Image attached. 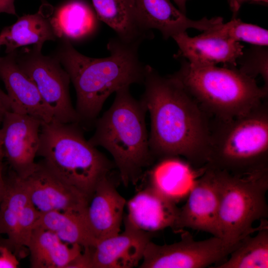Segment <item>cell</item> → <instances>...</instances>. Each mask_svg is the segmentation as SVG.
<instances>
[{"label": "cell", "mask_w": 268, "mask_h": 268, "mask_svg": "<svg viewBox=\"0 0 268 268\" xmlns=\"http://www.w3.org/2000/svg\"><path fill=\"white\" fill-rule=\"evenodd\" d=\"M6 182V190L0 203V234L6 235L5 244L12 250L22 211L29 200L20 180L14 173Z\"/></svg>", "instance_id": "26"}, {"label": "cell", "mask_w": 268, "mask_h": 268, "mask_svg": "<svg viewBox=\"0 0 268 268\" xmlns=\"http://www.w3.org/2000/svg\"><path fill=\"white\" fill-rule=\"evenodd\" d=\"M218 185V219L222 239L236 245L258 231L268 217V169L239 176L215 170Z\"/></svg>", "instance_id": "7"}, {"label": "cell", "mask_w": 268, "mask_h": 268, "mask_svg": "<svg viewBox=\"0 0 268 268\" xmlns=\"http://www.w3.org/2000/svg\"><path fill=\"white\" fill-rule=\"evenodd\" d=\"M77 124L42 123L37 156L52 174L89 199L112 165L85 138Z\"/></svg>", "instance_id": "5"}, {"label": "cell", "mask_w": 268, "mask_h": 268, "mask_svg": "<svg viewBox=\"0 0 268 268\" xmlns=\"http://www.w3.org/2000/svg\"><path fill=\"white\" fill-rule=\"evenodd\" d=\"M0 36L6 54L31 44L42 50L46 41L62 38L55 20L54 7L47 2H43L36 13L25 14L14 24L4 27Z\"/></svg>", "instance_id": "19"}, {"label": "cell", "mask_w": 268, "mask_h": 268, "mask_svg": "<svg viewBox=\"0 0 268 268\" xmlns=\"http://www.w3.org/2000/svg\"><path fill=\"white\" fill-rule=\"evenodd\" d=\"M204 168L197 169L178 157H168L152 169L150 186L177 202L187 197Z\"/></svg>", "instance_id": "20"}, {"label": "cell", "mask_w": 268, "mask_h": 268, "mask_svg": "<svg viewBox=\"0 0 268 268\" xmlns=\"http://www.w3.org/2000/svg\"><path fill=\"white\" fill-rule=\"evenodd\" d=\"M19 264L17 256L5 244L0 243V268H16Z\"/></svg>", "instance_id": "30"}, {"label": "cell", "mask_w": 268, "mask_h": 268, "mask_svg": "<svg viewBox=\"0 0 268 268\" xmlns=\"http://www.w3.org/2000/svg\"><path fill=\"white\" fill-rule=\"evenodd\" d=\"M235 42H244L254 46L267 47L268 31L259 26L247 23L236 17L230 21L217 24L203 31Z\"/></svg>", "instance_id": "27"}, {"label": "cell", "mask_w": 268, "mask_h": 268, "mask_svg": "<svg viewBox=\"0 0 268 268\" xmlns=\"http://www.w3.org/2000/svg\"><path fill=\"white\" fill-rule=\"evenodd\" d=\"M179 7V9L183 13L186 14V6L187 1L188 0H173Z\"/></svg>", "instance_id": "35"}, {"label": "cell", "mask_w": 268, "mask_h": 268, "mask_svg": "<svg viewBox=\"0 0 268 268\" xmlns=\"http://www.w3.org/2000/svg\"><path fill=\"white\" fill-rule=\"evenodd\" d=\"M27 249L32 268H67L83 248L64 242L53 232L35 227Z\"/></svg>", "instance_id": "21"}, {"label": "cell", "mask_w": 268, "mask_h": 268, "mask_svg": "<svg viewBox=\"0 0 268 268\" xmlns=\"http://www.w3.org/2000/svg\"><path fill=\"white\" fill-rule=\"evenodd\" d=\"M211 125L204 167L239 176L268 169V103L248 113Z\"/></svg>", "instance_id": "6"}, {"label": "cell", "mask_w": 268, "mask_h": 268, "mask_svg": "<svg viewBox=\"0 0 268 268\" xmlns=\"http://www.w3.org/2000/svg\"><path fill=\"white\" fill-rule=\"evenodd\" d=\"M141 100L149 113L153 156H182L197 169L207 162L211 125L208 114L181 84L146 65Z\"/></svg>", "instance_id": "1"}, {"label": "cell", "mask_w": 268, "mask_h": 268, "mask_svg": "<svg viewBox=\"0 0 268 268\" xmlns=\"http://www.w3.org/2000/svg\"><path fill=\"white\" fill-rule=\"evenodd\" d=\"M122 233L102 240L89 248L91 268H132L142 260L150 233L125 219Z\"/></svg>", "instance_id": "14"}, {"label": "cell", "mask_w": 268, "mask_h": 268, "mask_svg": "<svg viewBox=\"0 0 268 268\" xmlns=\"http://www.w3.org/2000/svg\"><path fill=\"white\" fill-rule=\"evenodd\" d=\"M238 245L228 244L215 236L196 241L185 231L179 241L171 244L158 245L149 241L139 268H214L225 261Z\"/></svg>", "instance_id": "9"}, {"label": "cell", "mask_w": 268, "mask_h": 268, "mask_svg": "<svg viewBox=\"0 0 268 268\" xmlns=\"http://www.w3.org/2000/svg\"><path fill=\"white\" fill-rule=\"evenodd\" d=\"M126 204L108 175L100 181L88 200L86 210V221L96 244L120 233Z\"/></svg>", "instance_id": "17"}, {"label": "cell", "mask_w": 268, "mask_h": 268, "mask_svg": "<svg viewBox=\"0 0 268 268\" xmlns=\"http://www.w3.org/2000/svg\"><path fill=\"white\" fill-rule=\"evenodd\" d=\"M115 93L113 103L97 120L95 132L88 140L111 154L122 180L127 185L136 183L153 156L146 130L145 105L133 97L130 86Z\"/></svg>", "instance_id": "3"}, {"label": "cell", "mask_w": 268, "mask_h": 268, "mask_svg": "<svg viewBox=\"0 0 268 268\" xmlns=\"http://www.w3.org/2000/svg\"><path fill=\"white\" fill-rule=\"evenodd\" d=\"M236 3V9L237 12L238 11L242 4L244 2H255L261 4H267L268 0H235Z\"/></svg>", "instance_id": "34"}, {"label": "cell", "mask_w": 268, "mask_h": 268, "mask_svg": "<svg viewBox=\"0 0 268 268\" xmlns=\"http://www.w3.org/2000/svg\"><path fill=\"white\" fill-rule=\"evenodd\" d=\"M180 67L170 75L208 115L219 120L243 115L268 97V88L236 67L196 66L178 59Z\"/></svg>", "instance_id": "4"}, {"label": "cell", "mask_w": 268, "mask_h": 268, "mask_svg": "<svg viewBox=\"0 0 268 268\" xmlns=\"http://www.w3.org/2000/svg\"><path fill=\"white\" fill-rule=\"evenodd\" d=\"M11 111V103L7 94L0 88V124L7 112Z\"/></svg>", "instance_id": "31"}, {"label": "cell", "mask_w": 268, "mask_h": 268, "mask_svg": "<svg viewBox=\"0 0 268 268\" xmlns=\"http://www.w3.org/2000/svg\"><path fill=\"white\" fill-rule=\"evenodd\" d=\"M229 4V5L231 8L232 11L233 12L234 17L235 16V15L237 13V11L236 9V3L235 0H227Z\"/></svg>", "instance_id": "36"}, {"label": "cell", "mask_w": 268, "mask_h": 268, "mask_svg": "<svg viewBox=\"0 0 268 268\" xmlns=\"http://www.w3.org/2000/svg\"><path fill=\"white\" fill-rule=\"evenodd\" d=\"M40 213L29 201L24 207L18 222L15 242L12 249L17 257L21 255L22 249L27 248Z\"/></svg>", "instance_id": "29"}, {"label": "cell", "mask_w": 268, "mask_h": 268, "mask_svg": "<svg viewBox=\"0 0 268 268\" xmlns=\"http://www.w3.org/2000/svg\"><path fill=\"white\" fill-rule=\"evenodd\" d=\"M172 38L178 47L174 58L184 59L196 66L223 64L224 66L236 67L237 60L244 51V46L240 42L204 32L195 37H190L184 32Z\"/></svg>", "instance_id": "15"}, {"label": "cell", "mask_w": 268, "mask_h": 268, "mask_svg": "<svg viewBox=\"0 0 268 268\" xmlns=\"http://www.w3.org/2000/svg\"><path fill=\"white\" fill-rule=\"evenodd\" d=\"M6 188V180L3 174L2 162H0V203L3 197Z\"/></svg>", "instance_id": "33"}, {"label": "cell", "mask_w": 268, "mask_h": 268, "mask_svg": "<svg viewBox=\"0 0 268 268\" xmlns=\"http://www.w3.org/2000/svg\"><path fill=\"white\" fill-rule=\"evenodd\" d=\"M54 55L68 73L76 94L75 110L80 122H93L108 97L134 83H143L145 66L140 61L139 43L116 37L107 44L110 56L88 57L78 52L70 41L61 38Z\"/></svg>", "instance_id": "2"}, {"label": "cell", "mask_w": 268, "mask_h": 268, "mask_svg": "<svg viewBox=\"0 0 268 268\" xmlns=\"http://www.w3.org/2000/svg\"><path fill=\"white\" fill-rule=\"evenodd\" d=\"M19 178L29 201L40 213L59 211L86 215L88 198L59 179L41 163L29 176Z\"/></svg>", "instance_id": "12"}, {"label": "cell", "mask_w": 268, "mask_h": 268, "mask_svg": "<svg viewBox=\"0 0 268 268\" xmlns=\"http://www.w3.org/2000/svg\"><path fill=\"white\" fill-rule=\"evenodd\" d=\"M0 78L11 103V111L49 123L53 116L34 82L16 63L14 51L0 57Z\"/></svg>", "instance_id": "16"}, {"label": "cell", "mask_w": 268, "mask_h": 268, "mask_svg": "<svg viewBox=\"0 0 268 268\" xmlns=\"http://www.w3.org/2000/svg\"><path fill=\"white\" fill-rule=\"evenodd\" d=\"M219 196L216 173L204 167L180 207L175 231L190 228L222 239L219 219Z\"/></svg>", "instance_id": "11"}, {"label": "cell", "mask_w": 268, "mask_h": 268, "mask_svg": "<svg viewBox=\"0 0 268 268\" xmlns=\"http://www.w3.org/2000/svg\"><path fill=\"white\" fill-rule=\"evenodd\" d=\"M3 158H4V154L2 147L1 133L0 129V162H2Z\"/></svg>", "instance_id": "37"}, {"label": "cell", "mask_w": 268, "mask_h": 268, "mask_svg": "<svg viewBox=\"0 0 268 268\" xmlns=\"http://www.w3.org/2000/svg\"><path fill=\"white\" fill-rule=\"evenodd\" d=\"M1 46H2V41H1V37L0 36V47Z\"/></svg>", "instance_id": "38"}, {"label": "cell", "mask_w": 268, "mask_h": 268, "mask_svg": "<svg viewBox=\"0 0 268 268\" xmlns=\"http://www.w3.org/2000/svg\"><path fill=\"white\" fill-rule=\"evenodd\" d=\"M62 38L69 41L84 39L96 30L98 18L84 2L74 0L68 2L54 14Z\"/></svg>", "instance_id": "25"}, {"label": "cell", "mask_w": 268, "mask_h": 268, "mask_svg": "<svg viewBox=\"0 0 268 268\" xmlns=\"http://www.w3.org/2000/svg\"><path fill=\"white\" fill-rule=\"evenodd\" d=\"M14 51L18 66L36 85L54 120L79 123L70 97V78L59 60L54 55H44L35 46Z\"/></svg>", "instance_id": "8"}, {"label": "cell", "mask_w": 268, "mask_h": 268, "mask_svg": "<svg viewBox=\"0 0 268 268\" xmlns=\"http://www.w3.org/2000/svg\"><path fill=\"white\" fill-rule=\"evenodd\" d=\"M239 69L247 75L255 78L260 75L264 82V86L268 88V53L265 46H254L244 50L237 62Z\"/></svg>", "instance_id": "28"}, {"label": "cell", "mask_w": 268, "mask_h": 268, "mask_svg": "<svg viewBox=\"0 0 268 268\" xmlns=\"http://www.w3.org/2000/svg\"><path fill=\"white\" fill-rule=\"evenodd\" d=\"M133 0L135 15L141 28L152 34V30H157L166 40L190 28L203 32L223 22L220 17L191 19L170 0Z\"/></svg>", "instance_id": "13"}, {"label": "cell", "mask_w": 268, "mask_h": 268, "mask_svg": "<svg viewBox=\"0 0 268 268\" xmlns=\"http://www.w3.org/2000/svg\"><path fill=\"white\" fill-rule=\"evenodd\" d=\"M126 205L125 219L136 228L150 233L167 228L175 231L180 207L151 186L138 192Z\"/></svg>", "instance_id": "18"}, {"label": "cell", "mask_w": 268, "mask_h": 268, "mask_svg": "<svg viewBox=\"0 0 268 268\" xmlns=\"http://www.w3.org/2000/svg\"><path fill=\"white\" fill-rule=\"evenodd\" d=\"M15 0H0V13L17 16L15 7Z\"/></svg>", "instance_id": "32"}, {"label": "cell", "mask_w": 268, "mask_h": 268, "mask_svg": "<svg viewBox=\"0 0 268 268\" xmlns=\"http://www.w3.org/2000/svg\"><path fill=\"white\" fill-rule=\"evenodd\" d=\"M99 20L110 27L121 40L139 43L152 37L140 27L133 0H92Z\"/></svg>", "instance_id": "22"}, {"label": "cell", "mask_w": 268, "mask_h": 268, "mask_svg": "<svg viewBox=\"0 0 268 268\" xmlns=\"http://www.w3.org/2000/svg\"><path fill=\"white\" fill-rule=\"evenodd\" d=\"M255 236L249 235L240 240L227 259L214 268H268V222L262 226Z\"/></svg>", "instance_id": "24"}, {"label": "cell", "mask_w": 268, "mask_h": 268, "mask_svg": "<svg viewBox=\"0 0 268 268\" xmlns=\"http://www.w3.org/2000/svg\"><path fill=\"white\" fill-rule=\"evenodd\" d=\"M35 227L49 230L64 242L77 244L83 248L96 244L85 214L59 211L40 213Z\"/></svg>", "instance_id": "23"}, {"label": "cell", "mask_w": 268, "mask_h": 268, "mask_svg": "<svg viewBox=\"0 0 268 268\" xmlns=\"http://www.w3.org/2000/svg\"><path fill=\"white\" fill-rule=\"evenodd\" d=\"M0 129L4 157L14 173L25 178L39 166L35 161L42 122L29 115L12 111L6 113Z\"/></svg>", "instance_id": "10"}]
</instances>
